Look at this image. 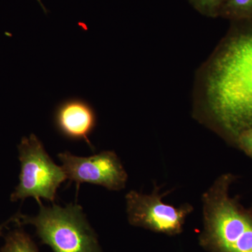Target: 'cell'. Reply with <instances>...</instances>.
Returning <instances> with one entry per match:
<instances>
[{
    "instance_id": "cell-1",
    "label": "cell",
    "mask_w": 252,
    "mask_h": 252,
    "mask_svg": "<svg viewBox=\"0 0 252 252\" xmlns=\"http://www.w3.org/2000/svg\"><path fill=\"white\" fill-rule=\"evenodd\" d=\"M195 117L236 141L252 127V29L225 39L202 68Z\"/></svg>"
},
{
    "instance_id": "cell-2",
    "label": "cell",
    "mask_w": 252,
    "mask_h": 252,
    "mask_svg": "<svg viewBox=\"0 0 252 252\" xmlns=\"http://www.w3.org/2000/svg\"><path fill=\"white\" fill-rule=\"evenodd\" d=\"M231 180L220 176L202 195L199 243L208 252H252V216L228 195Z\"/></svg>"
},
{
    "instance_id": "cell-3",
    "label": "cell",
    "mask_w": 252,
    "mask_h": 252,
    "mask_svg": "<svg viewBox=\"0 0 252 252\" xmlns=\"http://www.w3.org/2000/svg\"><path fill=\"white\" fill-rule=\"evenodd\" d=\"M39 205L36 216L17 214L10 220L19 225H34L41 242L49 245L54 252H102L97 235L80 205Z\"/></svg>"
},
{
    "instance_id": "cell-4",
    "label": "cell",
    "mask_w": 252,
    "mask_h": 252,
    "mask_svg": "<svg viewBox=\"0 0 252 252\" xmlns=\"http://www.w3.org/2000/svg\"><path fill=\"white\" fill-rule=\"evenodd\" d=\"M21 173L19 184L11 193L12 202L34 198L38 203L45 199L54 203L58 189L67 180L62 166L54 162L34 134L23 137L18 146Z\"/></svg>"
},
{
    "instance_id": "cell-5",
    "label": "cell",
    "mask_w": 252,
    "mask_h": 252,
    "mask_svg": "<svg viewBox=\"0 0 252 252\" xmlns=\"http://www.w3.org/2000/svg\"><path fill=\"white\" fill-rule=\"evenodd\" d=\"M167 193H160V188L155 186L151 194L136 190L126 194V212L130 224L170 236L180 234L193 207L189 203L180 207L165 203L162 198Z\"/></svg>"
},
{
    "instance_id": "cell-6",
    "label": "cell",
    "mask_w": 252,
    "mask_h": 252,
    "mask_svg": "<svg viewBox=\"0 0 252 252\" xmlns=\"http://www.w3.org/2000/svg\"><path fill=\"white\" fill-rule=\"evenodd\" d=\"M59 160L67 179L75 182L102 186L109 190L125 188L127 174L115 152L104 151L89 157H77L69 152L60 153Z\"/></svg>"
},
{
    "instance_id": "cell-7",
    "label": "cell",
    "mask_w": 252,
    "mask_h": 252,
    "mask_svg": "<svg viewBox=\"0 0 252 252\" xmlns=\"http://www.w3.org/2000/svg\"><path fill=\"white\" fill-rule=\"evenodd\" d=\"M54 124L59 133L68 140L84 141L94 149L89 136L97 124V116L89 102L80 98L66 99L54 113Z\"/></svg>"
},
{
    "instance_id": "cell-8",
    "label": "cell",
    "mask_w": 252,
    "mask_h": 252,
    "mask_svg": "<svg viewBox=\"0 0 252 252\" xmlns=\"http://www.w3.org/2000/svg\"><path fill=\"white\" fill-rule=\"evenodd\" d=\"M0 252H39L35 244L22 229H15L5 237L4 246Z\"/></svg>"
},
{
    "instance_id": "cell-9",
    "label": "cell",
    "mask_w": 252,
    "mask_h": 252,
    "mask_svg": "<svg viewBox=\"0 0 252 252\" xmlns=\"http://www.w3.org/2000/svg\"><path fill=\"white\" fill-rule=\"evenodd\" d=\"M220 16L236 19L252 18V0H226Z\"/></svg>"
},
{
    "instance_id": "cell-10",
    "label": "cell",
    "mask_w": 252,
    "mask_h": 252,
    "mask_svg": "<svg viewBox=\"0 0 252 252\" xmlns=\"http://www.w3.org/2000/svg\"><path fill=\"white\" fill-rule=\"evenodd\" d=\"M189 3L200 14L207 17L220 16L226 0H188Z\"/></svg>"
},
{
    "instance_id": "cell-11",
    "label": "cell",
    "mask_w": 252,
    "mask_h": 252,
    "mask_svg": "<svg viewBox=\"0 0 252 252\" xmlns=\"http://www.w3.org/2000/svg\"><path fill=\"white\" fill-rule=\"evenodd\" d=\"M236 142L245 153L252 157V127L242 132Z\"/></svg>"
},
{
    "instance_id": "cell-12",
    "label": "cell",
    "mask_w": 252,
    "mask_h": 252,
    "mask_svg": "<svg viewBox=\"0 0 252 252\" xmlns=\"http://www.w3.org/2000/svg\"><path fill=\"white\" fill-rule=\"evenodd\" d=\"M6 223H4V224L0 225V235L2 233L3 228H4L5 225H6Z\"/></svg>"
},
{
    "instance_id": "cell-13",
    "label": "cell",
    "mask_w": 252,
    "mask_h": 252,
    "mask_svg": "<svg viewBox=\"0 0 252 252\" xmlns=\"http://www.w3.org/2000/svg\"><path fill=\"white\" fill-rule=\"evenodd\" d=\"M38 1H39V4H40L41 7H42V9L44 10V11H45V13H46V9L45 8V6L43 5L42 3H41V1L40 0H37Z\"/></svg>"
}]
</instances>
